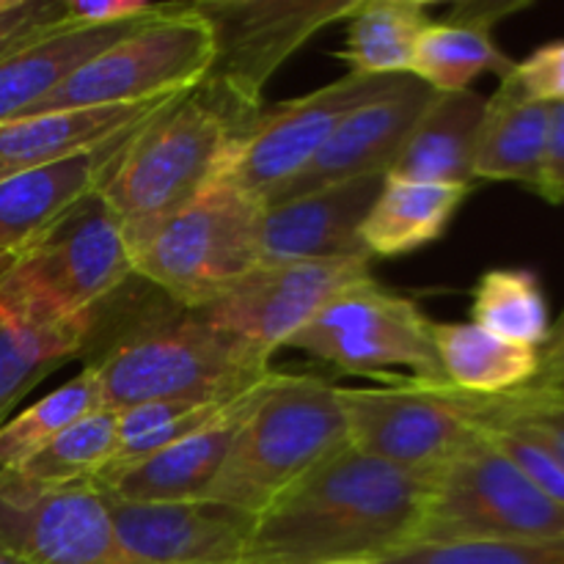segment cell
I'll list each match as a JSON object with an SVG mask.
<instances>
[{"instance_id": "cell-33", "label": "cell", "mask_w": 564, "mask_h": 564, "mask_svg": "<svg viewBox=\"0 0 564 564\" xmlns=\"http://www.w3.org/2000/svg\"><path fill=\"white\" fill-rule=\"evenodd\" d=\"M378 564H564V540L408 545Z\"/></svg>"}, {"instance_id": "cell-25", "label": "cell", "mask_w": 564, "mask_h": 564, "mask_svg": "<svg viewBox=\"0 0 564 564\" xmlns=\"http://www.w3.org/2000/svg\"><path fill=\"white\" fill-rule=\"evenodd\" d=\"M471 187L427 185L386 176L361 224L369 257H402L441 240Z\"/></svg>"}, {"instance_id": "cell-35", "label": "cell", "mask_w": 564, "mask_h": 564, "mask_svg": "<svg viewBox=\"0 0 564 564\" xmlns=\"http://www.w3.org/2000/svg\"><path fill=\"white\" fill-rule=\"evenodd\" d=\"M494 424H516L543 441L564 466V400L554 391L518 389L505 394ZM490 424V427H494Z\"/></svg>"}, {"instance_id": "cell-30", "label": "cell", "mask_w": 564, "mask_h": 564, "mask_svg": "<svg viewBox=\"0 0 564 564\" xmlns=\"http://www.w3.org/2000/svg\"><path fill=\"white\" fill-rule=\"evenodd\" d=\"M235 400H158L119 411L116 455L94 485L124 471L127 466L165 449V446L176 444V441L187 438V435L198 433L209 422H215Z\"/></svg>"}, {"instance_id": "cell-37", "label": "cell", "mask_w": 564, "mask_h": 564, "mask_svg": "<svg viewBox=\"0 0 564 564\" xmlns=\"http://www.w3.org/2000/svg\"><path fill=\"white\" fill-rule=\"evenodd\" d=\"M507 80L532 102H564V39L543 44L523 61H516Z\"/></svg>"}, {"instance_id": "cell-2", "label": "cell", "mask_w": 564, "mask_h": 564, "mask_svg": "<svg viewBox=\"0 0 564 564\" xmlns=\"http://www.w3.org/2000/svg\"><path fill=\"white\" fill-rule=\"evenodd\" d=\"M127 284L105 303L86 345V367L97 372L108 408L235 400L273 375L270 358L215 330L196 308L163 292L152 301H130Z\"/></svg>"}, {"instance_id": "cell-41", "label": "cell", "mask_w": 564, "mask_h": 564, "mask_svg": "<svg viewBox=\"0 0 564 564\" xmlns=\"http://www.w3.org/2000/svg\"><path fill=\"white\" fill-rule=\"evenodd\" d=\"M0 564H31V562H25L22 556H17L14 551H9L6 545H0Z\"/></svg>"}, {"instance_id": "cell-12", "label": "cell", "mask_w": 564, "mask_h": 564, "mask_svg": "<svg viewBox=\"0 0 564 564\" xmlns=\"http://www.w3.org/2000/svg\"><path fill=\"white\" fill-rule=\"evenodd\" d=\"M394 80L397 77H358L347 72L312 94L286 99L273 108L262 105L237 141L224 176L268 204L317 158L345 116L389 91Z\"/></svg>"}, {"instance_id": "cell-39", "label": "cell", "mask_w": 564, "mask_h": 564, "mask_svg": "<svg viewBox=\"0 0 564 564\" xmlns=\"http://www.w3.org/2000/svg\"><path fill=\"white\" fill-rule=\"evenodd\" d=\"M534 193L551 204H564V102L551 105L549 138H545L543 165Z\"/></svg>"}, {"instance_id": "cell-14", "label": "cell", "mask_w": 564, "mask_h": 564, "mask_svg": "<svg viewBox=\"0 0 564 564\" xmlns=\"http://www.w3.org/2000/svg\"><path fill=\"white\" fill-rule=\"evenodd\" d=\"M0 545L31 564H132L102 490L47 488L17 471H0Z\"/></svg>"}, {"instance_id": "cell-23", "label": "cell", "mask_w": 564, "mask_h": 564, "mask_svg": "<svg viewBox=\"0 0 564 564\" xmlns=\"http://www.w3.org/2000/svg\"><path fill=\"white\" fill-rule=\"evenodd\" d=\"M138 25L141 22L113 28L69 25L0 58V124L25 116L72 72L80 69L88 58L108 50Z\"/></svg>"}, {"instance_id": "cell-18", "label": "cell", "mask_w": 564, "mask_h": 564, "mask_svg": "<svg viewBox=\"0 0 564 564\" xmlns=\"http://www.w3.org/2000/svg\"><path fill=\"white\" fill-rule=\"evenodd\" d=\"M275 375V369H273ZM270 375V378H273ZM268 380L253 386L242 397H237L215 422L202 427L198 433L187 435V438L176 441V444L165 446V449L154 452V455L143 457V460L132 463L124 471L113 474V477L102 479L94 488L102 490L105 496L119 501H130V505H160V501H196L204 499L213 479L224 468L226 457H229L231 444H235L237 433H240L242 422L259 397L268 389Z\"/></svg>"}, {"instance_id": "cell-13", "label": "cell", "mask_w": 564, "mask_h": 564, "mask_svg": "<svg viewBox=\"0 0 564 564\" xmlns=\"http://www.w3.org/2000/svg\"><path fill=\"white\" fill-rule=\"evenodd\" d=\"M372 257L319 259V262L262 264L231 290L196 308L215 330L246 341L273 358L301 334L339 292L369 279Z\"/></svg>"}, {"instance_id": "cell-26", "label": "cell", "mask_w": 564, "mask_h": 564, "mask_svg": "<svg viewBox=\"0 0 564 564\" xmlns=\"http://www.w3.org/2000/svg\"><path fill=\"white\" fill-rule=\"evenodd\" d=\"M433 341L446 383L468 394H510L540 375V350L496 339L474 323H433Z\"/></svg>"}, {"instance_id": "cell-8", "label": "cell", "mask_w": 564, "mask_h": 564, "mask_svg": "<svg viewBox=\"0 0 564 564\" xmlns=\"http://www.w3.org/2000/svg\"><path fill=\"white\" fill-rule=\"evenodd\" d=\"M213 64V31L187 3H163L158 17L88 58L25 116L110 108L187 94Z\"/></svg>"}, {"instance_id": "cell-42", "label": "cell", "mask_w": 564, "mask_h": 564, "mask_svg": "<svg viewBox=\"0 0 564 564\" xmlns=\"http://www.w3.org/2000/svg\"><path fill=\"white\" fill-rule=\"evenodd\" d=\"M551 391H554V394H560L562 400H564V372L560 375V380H556V386H554V389H551Z\"/></svg>"}, {"instance_id": "cell-7", "label": "cell", "mask_w": 564, "mask_h": 564, "mask_svg": "<svg viewBox=\"0 0 564 564\" xmlns=\"http://www.w3.org/2000/svg\"><path fill=\"white\" fill-rule=\"evenodd\" d=\"M499 397L468 394L449 383L402 378L375 389H339L352 449L435 479L477 444L501 411Z\"/></svg>"}, {"instance_id": "cell-36", "label": "cell", "mask_w": 564, "mask_h": 564, "mask_svg": "<svg viewBox=\"0 0 564 564\" xmlns=\"http://www.w3.org/2000/svg\"><path fill=\"white\" fill-rule=\"evenodd\" d=\"M61 28H69L66 0H17L11 9L0 11V58Z\"/></svg>"}, {"instance_id": "cell-5", "label": "cell", "mask_w": 564, "mask_h": 564, "mask_svg": "<svg viewBox=\"0 0 564 564\" xmlns=\"http://www.w3.org/2000/svg\"><path fill=\"white\" fill-rule=\"evenodd\" d=\"M345 446L350 433L339 386L312 375L275 372L204 501L259 516Z\"/></svg>"}, {"instance_id": "cell-9", "label": "cell", "mask_w": 564, "mask_h": 564, "mask_svg": "<svg viewBox=\"0 0 564 564\" xmlns=\"http://www.w3.org/2000/svg\"><path fill=\"white\" fill-rule=\"evenodd\" d=\"M564 540V507L479 438L433 479L411 545Z\"/></svg>"}, {"instance_id": "cell-24", "label": "cell", "mask_w": 564, "mask_h": 564, "mask_svg": "<svg viewBox=\"0 0 564 564\" xmlns=\"http://www.w3.org/2000/svg\"><path fill=\"white\" fill-rule=\"evenodd\" d=\"M551 105L532 102L510 80L488 97L474 152V180L538 187L549 138Z\"/></svg>"}, {"instance_id": "cell-27", "label": "cell", "mask_w": 564, "mask_h": 564, "mask_svg": "<svg viewBox=\"0 0 564 564\" xmlns=\"http://www.w3.org/2000/svg\"><path fill=\"white\" fill-rule=\"evenodd\" d=\"M347 22V44L339 58L358 77L411 75L413 53L433 22L424 0H356Z\"/></svg>"}, {"instance_id": "cell-43", "label": "cell", "mask_w": 564, "mask_h": 564, "mask_svg": "<svg viewBox=\"0 0 564 564\" xmlns=\"http://www.w3.org/2000/svg\"><path fill=\"white\" fill-rule=\"evenodd\" d=\"M17 0H0V11H6V9H11V6H14Z\"/></svg>"}, {"instance_id": "cell-32", "label": "cell", "mask_w": 564, "mask_h": 564, "mask_svg": "<svg viewBox=\"0 0 564 564\" xmlns=\"http://www.w3.org/2000/svg\"><path fill=\"white\" fill-rule=\"evenodd\" d=\"M86 345L83 334L28 330L0 323V427L22 397L31 394L47 375L86 356Z\"/></svg>"}, {"instance_id": "cell-1", "label": "cell", "mask_w": 564, "mask_h": 564, "mask_svg": "<svg viewBox=\"0 0 564 564\" xmlns=\"http://www.w3.org/2000/svg\"><path fill=\"white\" fill-rule=\"evenodd\" d=\"M430 485L345 446L259 512L242 564L380 562L413 543Z\"/></svg>"}, {"instance_id": "cell-28", "label": "cell", "mask_w": 564, "mask_h": 564, "mask_svg": "<svg viewBox=\"0 0 564 564\" xmlns=\"http://www.w3.org/2000/svg\"><path fill=\"white\" fill-rule=\"evenodd\" d=\"M471 323L501 341L543 350L551 336V312L538 275L523 268H496L479 275Z\"/></svg>"}, {"instance_id": "cell-11", "label": "cell", "mask_w": 564, "mask_h": 564, "mask_svg": "<svg viewBox=\"0 0 564 564\" xmlns=\"http://www.w3.org/2000/svg\"><path fill=\"white\" fill-rule=\"evenodd\" d=\"M187 6L213 31V64L202 83L253 119L281 64L323 28L345 20L356 0H198Z\"/></svg>"}, {"instance_id": "cell-34", "label": "cell", "mask_w": 564, "mask_h": 564, "mask_svg": "<svg viewBox=\"0 0 564 564\" xmlns=\"http://www.w3.org/2000/svg\"><path fill=\"white\" fill-rule=\"evenodd\" d=\"M485 438L501 455L510 457V463H516L518 471L534 488H540L549 499H554L556 505L564 507V466L556 460V455L543 441L534 438L523 427H516V424H494V427L485 430Z\"/></svg>"}, {"instance_id": "cell-6", "label": "cell", "mask_w": 564, "mask_h": 564, "mask_svg": "<svg viewBox=\"0 0 564 564\" xmlns=\"http://www.w3.org/2000/svg\"><path fill=\"white\" fill-rule=\"evenodd\" d=\"M262 213L257 196L218 176L132 251V273L180 306H207L262 268Z\"/></svg>"}, {"instance_id": "cell-22", "label": "cell", "mask_w": 564, "mask_h": 564, "mask_svg": "<svg viewBox=\"0 0 564 564\" xmlns=\"http://www.w3.org/2000/svg\"><path fill=\"white\" fill-rule=\"evenodd\" d=\"M488 97L474 88L435 94L386 176L427 185H474V152Z\"/></svg>"}, {"instance_id": "cell-17", "label": "cell", "mask_w": 564, "mask_h": 564, "mask_svg": "<svg viewBox=\"0 0 564 564\" xmlns=\"http://www.w3.org/2000/svg\"><path fill=\"white\" fill-rule=\"evenodd\" d=\"M383 180L386 176H364L306 196L264 204L259 226L262 264L369 257L361 242V224Z\"/></svg>"}, {"instance_id": "cell-15", "label": "cell", "mask_w": 564, "mask_h": 564, "mask_svg": "<svg viewBox=\"0 0 564 564\" xmlns=\"http://www.w3.org/2000/svg\"><path fill=\"white\" fill-rule=\"evenodd\" d=\"M116 538L132 564H242L257 516L218 501L130 505L110 499Z\"/></svg>"}, {"instance_id": "cell-38", "label": "cell", "mask_w": 564, "mask_h": 564, "mask_svg": "<svg viewBox=\"0 0 564 564\" xmlns=\"http://www.w3.org/2000/svg\"><path fill=\"white\" fill-rule=\"evenodd\" d=\"M163 3L143 0H66V22L72 28L135 25L160 14Z\"/></svg>"}, {"instance_id": "cell-19", "label": "cell", "mask_w": 564, "mask_h": 564, "mask_svg": "<svg viewBox=\"0 0 564 564\" xmlns=\"http://www.w3.org/2000/svg\"><path fill=\"white\" fill-rule=\"evenodd\" d=\"M180 97L182 94L110 108L55 110L6 121L0 124V182L69 160L110 141L119 132L143 127Z\"/></svg>"}, {"instance_id": "cell-40", "label": "cell", "mask_w": 564, "mask_h": 564, "mask_svg": "<svg viewBox=\"0 0 564 564\" xmlns=\"http://www.w3.org/2000/svg\"><path fill=\"white\" fill-rule=\"evenodd\" d=\"M564 372V308L556 317V323H551V336L545 341V347L540 350V375L529 389L538 391H551Z\"/></svg>"}, {"instance_id": "cell-21", "label": "cell", "mask_w": 564, "mask_h": 564, "mask_svg": "<svg viewBox=\"0 0 564 564\" xmlns=\"http://www.w3.org/2000/svg\"><path fill=\"white\" fill-rule=\"evenodd\" d=\"M521 3H463L449 20H433L416 42L411 77L435 94L468 91L482 75L505 80L516 61L496 44L494 28Z\"/></svg>"}, {"instance_id": "cell-4", "label": "cell", "mask_w": 564, "mask_h": 564, "mask_svg": "<svg viewBox=\"0 0 564 564\" xmlns=\"http://www.w3.org/2000/svg\"><path fill=\"white\" fill-rule=\"evenodd\" d=\"M251 121L198 83L132 138L124 158L99 185L121 220L130 253L229 171L237 141Z\"/></svg>"}, {"instance_id": "cell-44", "label": "cell", "mask_w": 564, "mask_h": 564, "mask_svg": "<svg viewBox=\"0 0 564 564\" xmlns=\"http://www.w3.org/2000/svg\"><path fill=\"white\" fill-rule=\"evenodd\" d=\"M339 564H378V562H339Z\"/></svg>"}, {"instance_id": "cell-29", "label": "cell", "mask_w": 564, "mask_h": 564, "mask_svg": "<svg viewBox=\"0 0 564 564\" xmlns=\"http://www.w3.org/2000/svg\"><path fill=\"white\" fill-rule=\"evenodd\" d=\"M99 408H108L102 383L91 367H83L80 375H75L61 389L50 391L47 397L28 405L25 411L11 416L0 427V471L22 468L50 441L58 438L64 430H69L80 419L91 416Z\"/></svg>"}, {"instance_id": "cell-3", "label": "cell", "mask_w": 564, "mask_h": 564, "mask_svg": "<svg viewBox=\"0 0 564 564\" xmlns=\"http://www.w3.org/2000/svg\"><path fill=\"white\" fill-rule=\"evenodd\" d=\"M132 275L121 220L94 191L0 253V323L91 339L102 306Z\"/></svg>"}, {"instance_id": "cell-16", "label": "cell", "mask_w": 564, "mask_h": 564, "mask_svg": "<svg viewBox=\"0 0 564 564\" xmlns=\"http://www.w3.org/2000/svg\"><path fill=\"white\" fill-rule=\"evenodd\" d=\"M433 97V88L419 83L416 77H397L389 91L345 116L317 158L268 204L306 196L364 176H386Z\"/></svg>"}, {"instance_id": "cell-20", "label": "cell", "mask_w": 564, "mask_h": 564, "mask_svg": "<svg viewBox=\"0 0 564 564\" xmlns=\"http://www.w3.org/2000/svg\"><path fill=\"white\" fill-rule=\"evenodd\" d=\"M143 127L119 132L110 141L69 160L25 171V174L0 182V253L31 240L44 226L53 224L61 213H66L72 204L80 202L88 193L99 191L105 176L124 158L132 138Z\"/></svg>"}, {"instance_id": "cell-31", "label": "cell", "mask_w": 564, "mask_h": 564, "mask_svg": "<svg viewBox=\"0 0 564 564\" xmlns=\"http://www.w3.org/2000/svg\"><path fill=\"white\" fill-rule=\"evenodd\" d=\"M116 435H119V411L99 408L50 441L36 457L17 468V474L47 488L94 485L113 460Z\"/></svg>"}, {"instance_id": "cell-10", "label": "cell", "mask_w": 564, "mask_h": 564, "mask_svg": "<svg viewBox=\"0 0 564 564\" xmlns=\"http://www.w3.org/2000/svg\"><path fill=\"white\" fill-rule=\"evenodd\" d=\"M286 347L358 378H389L408 369L413 380L446 383L433 341V319L408 297L369 279L347 286Z\"/></svg>"}]
</instances>
